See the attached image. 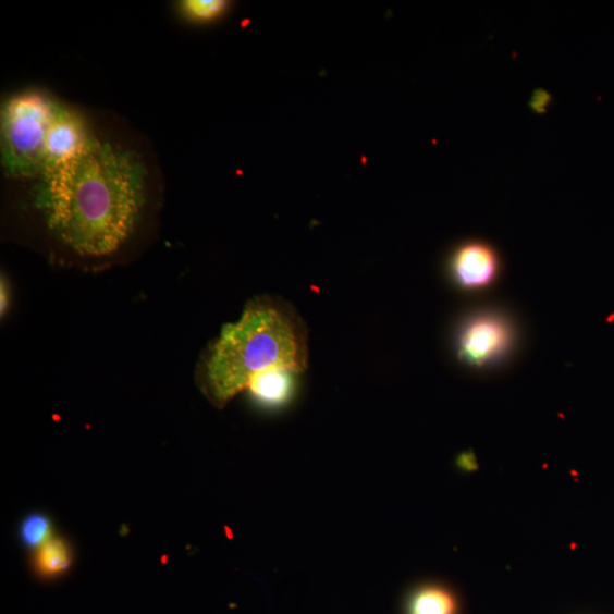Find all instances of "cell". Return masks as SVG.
Segmentation results:
<instances>
[{
  "instance_id": "obj_1",
  "label": "cell",
  "mask_w": 614,
  "mask_h": 614,
  "mask_svg": "<svg viewBox=\"0 0 614 614\" xmlns=\"http://www.w3.org/2000/svg\"><path fill=\"white\" fill-rule=\"evenodd\" d=\"M160 179L149 146L123 124L100 119L73 156L13 185L59 243L83 258L102 259L133 240Z\"/></svg>"
},
{
  "instance_id": "obj_2",
  "label": "cell",
  "mask_w": 614,
  "mask_h": 614,
  "mask_svg": "<svg viewBox=\"0 0 614 614\" xmlns=\"http://www.w3.org/2000/svg\"><path fill=\"white\" fill-rule=\"evenodd\" d=\"M307 367L309 335L303 319L284 299L259 297L211 345L200 370L201 390L221 408L247 391L255 376L273 369L298 376Z\"/></svg>"
},
{
  "instance_id": "obj_3",
  "label": "cell",
  "mask_w": 614,
  "mask_h": 614,
  "mask_svg": "<svg viewBox=\"0 0 614 614\" xmlns=\"http://www.w3.org/2000/svg\"><path fill=\"white\" fill-rule=\"evenodd\" d=\"M100 118L40 88L5 98L0 112V163L12 184L32 181L78 151Z\"/></svg>"
},
{
  "instance_id": "obj_4",
  "label": "cell",
  "mask_w": 614,
  "mask_h": 614,
  "mask_svg": "<svg viewBox=\"0 0 614 614\" xmlns=\"http://www.w3.org/2000/svg\"><path fill=\"white\" fill-rule=\"evenodd\" d=\"M514 343L508 321L492 312L479 314L461 328L457 341L459 360L476 368L491 365L507 353Z\"/></svg>"
},
{
  "instance_id": "obj_5",
  "label": "cell",
  "mask_w": 614,
  "mask_h": 614,
  "mask_svg": "<svg viewBox=\"0 0 614 614\" xmlns=\"http://www.w3.org/2000/svg\"><path fill=\"white\" fill-rule=\"evenodd\" d=\"M500 266L499 251L492 244L480 240L461 243L450 259L455 283L469 291L489 287L498 277Z\"/></svg>"
},
{
  "instance_id": "obj_6",
  "label": "cell",
  "mask_w": 614,
  "mask_h": 614,
  "mask_svg": "<svg viewBox=\"0 0 614 614\" xmlns=\"http://www.w3.org/2000/svg\"><path fill=\"white\" fill-rule=\"evenodd\" d=\"M295 376V373L283 369L269 370L255 376L247 391L256 402L263 406H281L292 397Z\"/></svg>"
},
{
  "instance_id": "obj_7",
  "label": "cell",
  "mask_w": 614,
  "mask_h": 614,
  "mask_svg": "<svg viewBox=\"0 0 614 614\" xmlns=\"http://www.w3.org/2000/svg\"><path fill=\"white\" fill-rule=\"evenodd\" d=\"M73 563V552L69 543L54 537L35 552V570L45 578H56L69 572Z\"/></svg>"
},
{
  "instance_id": "obj_8",
  "label": "cell",
  "mask_w": 614,
  "mask_h": 614,
  "mask_svg": "<svg viewBox=\"0 0 614 614\" xmlns=\"http://www.w3.org/2000/svg\"><path fill=\"white\" fill-rule=\"evenodd\" d=\"M453 595L439 586L421 588L409 601L408 614H456Z\"/></svg>"
},
{
  "instance_id": "obj_9",
  "label": "cell",
  "mask_w": 614,
  "mask_h": 614,
  "mask_svg": "<svg viewBox=\"0 0 614 614\" xmlns=\"http://www.w3.org/2000/svg\"><path fill=\"white\" fill-rule=\"evenodd\" d=\"M54 537L53 521L41 512H34V514L25 516L19 526L21 544L34 553L53 540Z\"/></svg>"
},
{
  "instance_id": "obj_10",
  "label": "cell",
  "mask_w": 614,
  "mask_h": 614,
  "mask_svg": "<svg viewBox=\"0 0 614 614\" xmlns=\"http://www.w3.org/2000/svg\"><path fill=\"white\" fill-rule=\"evenodd\" d=\"M226 8L225 2L219 0H186L179 3L181 13L189 21L202 23L220 16Z\"/></svg>"
},
{
  "instance_id": "obj_11",
  "label": "cell",
  "mask_w": 614,
  "mask_h": 614,
  "mask_svg": "<svg viewBox=\"0 0 614 614\" xmlns=\"http://www.w3.org/2000/svg\"><path fill=\"white\" fill-rule=\"evenodd\" d=\"M552 96L543 89L536 90L530 98L529 106L537 113H544L551 105Z\"/></svg>"
}]
</instances>
